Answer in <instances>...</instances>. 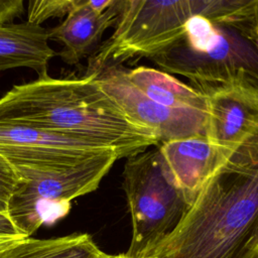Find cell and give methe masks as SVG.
<instances>
[{
    "label": "cell",
    "instance_id": "obj_1",
    "mask_svg": "<svg viewBox=\"0 0 258 258\" xmlns=\"http://www.w3.org/2000/svg\"><path fill=\"white\" fill-rule=\"evenodd\" d=\"M258 255V138L235 151L204 184L177 227L141 258Z\"/></svg>",
    "mask_w": 258,
    "mask_h": 258
},
{
    "label": "cell",
    "instance_id": "obj_2",
    "mask_svg": "<svg viewBox=\"0 0 258 258\" xmlns=\"http://www.w3.org/2000/svg\"><path fill=\"white\" fill-rule=\"evenodd\" d=\"M0 124L39 129L136 155L159 141L129 119L95 76L54 79L48 75L14 86L0 99Z\"/></svg>",
    "mask_w": 258,
    "mask_h": 258
},
{
    "label": "cell",
    "instance_id": "obj_3",
    "mask_svg": "<svg viewBox=\"0 0 258 258\" xmlns=\"http://www.w3.org/2000/svg\"><path fill=\"white\" fill-rule=\"evenodd\" d=\"M250 24L219 25L192 16L183 35L150 59L167 74L185 77L198 90L232 83L258 88V46Z\"/></svg>",
    "mask_w": 258,
    "mask_h": 258
},
{
    "label": "cell",
    "instance_id": "obj_4",
    "mask_svg": "<svg viewBox=\"0 0 258 258\" xmlns=\"http://www.w3.org/2000/svg\"><path fill=\"white\" fill-rule=\"evenodd\" d=\"M123 189L132 223L129 258H141L180 223L191 202L177 186L158 147L127 157Z\"/></svg>",
    "mask_w": 258,
    "mask_h": 258
},
{
    "label": "cell",
    "instance_id": "obj_5",
    "mask_svg": "<svg viewBox=\"0 0 258 258\" xmlns=\"http://www.w3.org/2000/svg\"><path fill=\"white\" fill-rule=\"evenodd\" d=\"M118 159L119 155L110 151L66 170L16 171L18 183L7 216L22 235L31 237L40 226L66 217L74 199L97 189Z\"/></svg>",
    "mask_w": 258,
    "mask_h": 258
},
{
    "label": "cell",
    "instance_id": "obj_6",
    "mask_svg": "<svg viewBox=\"0 0 258 258\" xmlns=\"http://www.w3.org/2000/svg\"><path fill=\"white\" fill-rule=\"evenodd\" d=\"M192 16L190 0L120 1L115 30L89 59L85 76L167 49L183 35Z\"/></svg>",
    "mask_w": 258,
    "mask_h": 258
},
{
    "label": "cell",
    "instance_id": "obj_7",
    "mask_svg": "<svg viewBox=\"0 0 258 258\" xmlns=\"http://www.w3.org/2000/svg\"><path fill=\"white\" fill-rule=\"evenodd\" d=\"M110 151L116 152L39 129L0 124V154L15 171L66 170Z\"/></svg>",
    "mask_w": 258,
    "mask_h": 258
},
{
    "label": "cell",
    "instance_id": "obj_8",
    "mask_svg": "<svg viewBox=\"0 0 258 258\" xmlns=\"http://www.w3.org/2000/svg\"><path fill=\"white\" fill-rule=\"evenodd\" d=\"M103 91L134 123L155 134L159 143L190 136H206L208 113L162 106L139 92L124 69L108 67L96 75Z\"/></svg>",
    "mask_w": 258,
    "mask_h": 258
},
{
    "label": "cell",
    "instance_id": "obj_9",
    "mask_svg": "<svg viewBox=\"0 0 258 258\" xmlns=\"http://www.w3.org/2000/svg\"><path fill=\"white\" fill-rule=\"evenodd\" d=\"M207 97L206 137L213 144L237 151L258 138V88L232 83L200 89Z\"/></svg>",
    "mask_w": 258,
    "mask_h": 258
},
{
    "label": "cell",
    "instance_id": "obj_10",
    "mask_svg": "<svg viewBox=\"0 0 258 258\" xmlns=\"http://www.w3.org/2000/svg\"><path fill=\"white\" fill-rule=\"evenodd\" d=\"M157 147L175 183L190 202L234 153L213 144L206 136L164 141Z\"/></svg>",
    "mask_w": 258,
    "mask_h": 258
},
{
    "label": "cell",
    "instance_id": "obj_11",
    "mask_svg": "<svg viewBox=\"0 0 258 258\" xmlns=\"http://www.w3.org/2000/svg\"><path fill=\"white\" fill-rule=\"evenodd\" d=\"M120 1L104 12H97L89 0H78L63 22L48 30L49 38L62 45L60 57L69 64L78 63L97 44L105 30L117 21Z\"/></svg>",
    "mask_w": 258,
    "mask_h": 258
},
{
    "label": "cell",
    "instance_id": "obj_12",
    "mask_svg": "<svg viewBox=\"0 0 258 258\" xmlns=\"http://www.w3.org/2000/svg\"><path fill=\"white\" fill-rule=\"evenodd\" d=\"M48 39V29L27 21L0 27V72L24 67L39 77L46 76L48 62L55 54Z\"/></svg>",
    "mask_w": 258,
    "mask_h": 258
},
{
    "label": "cell",
    "instance_id": "obj_13",
    "mask_svg": "<svg viewBox=\"0 0 258 258\" xmlns=\"http://www.w3.org/2000/svg\"><path fill=\"white\" fill-rule=\"evenodd\" d=\"M124 74L139 92L162 106L208 113L206 95L170 74L148 67L124 69Z\"/></svg>",
    "mask_w": 258,
    "mask_h": 258
},
{
    "label": "cell",
    "instance_id": "obj_14",
    "mask_svg": "<svg viewBox=\"0 0 258 258\" xmlns=\"http://www.w3.org/2000/svg\"><path fill=\"white\" fill-rule=\"evenodd\" d=\"M89 234H74L57 238L27 237L0 252V258H110Z\"/></svg>",
    "mask_w": 258,
    "mask_h": 258
},
{
    "label": "cell",
    "instance_id": "obj_15",
    "mask_svg": "<svg viewBox=\"0 0 258 258\" xmlns=\"http://www.w3.org/2000/svg\"><path fill=\"white\" fill-rule=\"evenodd\" d=\"M194 16L219 25L246 26L258 8V0H190Z\"/></svg>",
    "mask_w": 258,
    "mask_h": 258
},
{
    "label": "cell",
    "instance_id": "obj_16",
    "mask_svg": "<svg viewBox=\"0 0 258 258\" xmlns=\"http://www.w3.org/2000/svg\"><path fill=\"white\" fill-rule=\"evenodd\" d=\"M78 0H35L28 3L27 22L40 25L52 17L68 15L77 5Z\"/></svg>",
    "mask_w": 258,
    "mask_h": 258
},
{
    "label": "cell",
    "instance_id": "obj_17",
    "mask_svg": "<svg viewBox=\"0 0 258 258\" xmlns=\"http://www.w3.org/2000/svg\"><path fill=\"white\" fill-rule=\"evenodd\" d=\"M18 183V175L12 165L0 154V213L7 214L9 200Z\"/></svg>",
    "mask_w": 258,
    "mask_h": 258
},
{
    "label": "cell",
    "instance_id": "obj_18",
    "mask_svg": "<svg viewBox=\"0 0 258 258\" xmlns=\"http://www.w3.org/2000/svg\"><path fill=\"white\" fill-rule=\"evenodd\" d=\"M23 12L21 0H0V27L11 25L13 19Z\"/></svg>",
    "mask_w": 258,
    "mask_h": 258
},
{
    "label": "cell",
    "instance_id": "obj_19",
    "mask_svg": "<svg viewBox=\"0 0 258 258\" xmlns=\"http://www.w3.org/2000/svg\"><path fill=\"white\" fill-rule=\"evenodd\" d=\"M0 237L8 238H27L22 235L12 224L7 214L0 213Z\"/></svg>",
    "mask_w": 258,
    "mask_h": 258
},
{
    "label": "cell",
    "instance_id": "obj_20",
    "mask_svg": "<svg viewBox=\"0 0 258 258\" xmlns=\"http://www.w3.org/2000/svg\"><path fill=\"white\" fill-rule=\"evenodd\" d=\"M250 34H251L254 42L258 46V8H257L255 16L250 24Z\"/></svg>",
    "mask_w": 258,
    "mask_h": 258
},
{
    "label": "cell",
    "instance_id": "obj_21",
    "mask_svg": "<svg viewBox=\"0 0 258 258\" xmlns=\"http://www.w3.org/2000/svg\"><path fill=\"white\" fill-rule=\"evenodd\" d=\"M24 238H8V237H0V252L6 250L7 248L14 245L17 241Z\"/></svg>",
    "mask_w": 258,
    "mask_h": 258
},
{
    "label": "cell",
    "instance_id": "obj_22",
    "mask_svg": "<svg viewBox=\"0 0 258 258\" xmlns=\"http://www.w3.org/2000/svg\"><path fill=\"white\" fill-rule=\"evenodd\" d=\"M114 258H129V257L126 256L125 253H123V254H119V255H114Z\"/></svg>",
    "mask_w": 258,
    "mask_h": 258
},
{
    "label": "cell",
    "instance_id": "obj_23",
    "mask_svg": "<svg viewBox=\"0 0 258 258\" xmlns=\"http://www.w3.org/2000/svg\"><path fill=\"white\" fill-rule=\"evenodd\" d=\"M110 258H114V256H113V255H111V257H110Z\"/></svg>",
    "mask_w": 258,
    "mask_h": 258
},
{
    "label": "cell",
    "instance_id": "obj_24",
    "mask_svg": "<svg viewBox=\"0 0 258 258\" xmlns=\"http://www.w3.org/2000/svg\"><path fill=\"white\" fill-rule=\"evenodd\" d=\"M255 258H258V255H257V256H256V257H255Z\"/></svg>",
    "mask_w": 258,
    "mask_h": 258
}]
</instances>
